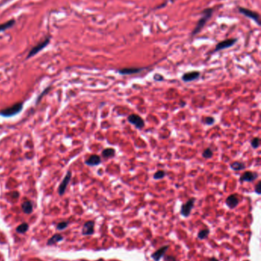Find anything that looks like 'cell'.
Masks as SVG:
<instances>
[{"label": "cell", "mask_w": 261, "mask_h": 261, "mask_svg": "<svg viewBox=\"0 0 261 261\" xmlns=\"http://www.w3.org/2000/svg\"><path fill=\"white\" fill-rule=\"evenodd\" d=\"M169 245L166 246H164V247H162L161 248H159V250H156V251L155 252V253H153L152 254V258L154 259L155 261H159L160 260L161 258L162 257V256L165 255V253L166 252V250L169 249Z\"/></svg>", "instance_id": "5bb4252c"}, {"label": "cell", "mask_w": 261, "mask_h": 261, "mask_svg": "<svg viewBox=\"0 0 261 261\" xmlns=\"http://www.w3.org/2000/svg\"><path fill=\"white\" fill-rule=\"evenodd\" d=\"M67 225H68V223L67 221H61V222L58 223L57 224V229L60 231L64 230V229H65L67 227Z\"/></svg>", "instance_id": "484cf974"}, {"label": "cell", "mask_w": 261, "mask_h": 261, "mask_svg": "<svg viewBox=\"0 0 261 261\" xmlns=\"http://www.w3.org/2000/svg\"><path fill=\"white\" fill-rule=\"evenodd\" d=\"M200 77V72L198 71H191L188 73H184L182 76V79L185 83H189L191 81H194L199 79Z\"/></svg>", "instance_id": "30bf717a"}, {"label": "cell", "mask_w": 261, "mask_h": 261, "mask_svg": "<svg viewBox=\"0 0 261 261\" xmlns=\"http://www.w3.org/2000/svg\"><path fill=\"white\" fill-rule=\"evenodd\" d=\"M238 203H239V199H238L237 195L236 194L230 195L226 199V205L230 209H234L237 206Z\"/></svg>", "instance_id": "4fadbf2b"}, {"label": "cell", "mask_w": 261, "mask_h": 261, "mask_svg": "<svg viewBox=\"0 0 261 261\" xmlns=\"http://www.w3.org/2000/svg\"><path fill=\"white\" fill-rule=\"evenodd\" d=\"M165 261H176V258L173 256H165Z\"/></svg>", "instance_id": "f546056e"}, {"label": "cell", "mask_w": 261, "mask_h": 261, "mask_svg": "<svg viewBox=\"0 0 261 261\" xmlns=\"http://www.w3.org/2000/svg\"><path fill=\"white\" fill-rule=\"evenodd\" d=\"M215 122V118L211 117V116H208L205 118V123L208 125H214V123Z\"/></svg>", "instance_id": "4316f807"}, {"label": "cell", "mask_w": 261, "mask_h": 261, "mask_svg": "<svg viewBox=\"0 0 261 261\" xmlns=\"http://www.w3.org/2000/svg\"><path fill=\"white\" fill-rule=\"evenodd\" d=\"M71 179V172L68 171L67 173V174H66V176H64V179H63L62 182H61V184H60L59 185V188H58V194H59L60 196H62V195L64 194Z\"/></svg>", "instance_id": "ba28073f"}, {"label": "cell", "mask_w": 261, "mask_h": 261, "mask_svg": "<svg viewBox=\"0 0 261 261\" xmlns=\"http://www.w3.org/2000/svg\"><path fill=\"white\" fill-rule=\"evenodd\" d=\"M209 261H218V259H216L215 257H212L211 259H209Z\"/></svg>", "instance_id": "4dcf8cb0"}, {"label": "cell", "mask_w": 261, "mask_h": 261, "mask_svg": "<svg viewBox=\"0 0 261 261\" xmlns=\"http://www.w3.org/2000/svg\"><path fill=\"white\" fill-rule=\"evenodd\" d=\"M144 70H146L145 67H128V68L120 69L117 72L121 75H132L140 73Z\"/></svg>", "instance_id": "8fae6325"}, {"label": "cell", "mask_w": 261, "mask_h": 261, "mask_svg": "<svg viewBox=\"0 0 261 261\" xmlns=\"http://www.w3.org/2000/svg\"><path fill=\"white\" fill-rule=\"evenodd\" d=\"M23 108V103L22 102H18L14 104L9 108H5L0 111V115L4 118H11L21 112Z\"/></svg>", "instance_id": "7a4b0ae2"}, {"label": "cell", "mask_w": 261, "mask_h": 261, "mask_svg": "<svg viewBox=\"0 0 261 261\" xmlns=\"http://www.w3.org/2000/svg\"><path fill=\"white\" fill-rule=\"evenodd\" d=\"M94 233V221H88L84 224L82 234L84 235H92Z\"/></svg>", "instance_id": "7c38bea8"}, {"label": "cell", "mask_w": 261, "mask_h": 261, "mask_svg": "<svg viewBox=\"0 0 261 261\" xmlns=\"http://www.w3.org/2000/svg\"><path fill=\"white\" fill-rule=\"evenodd\" d=\"M213 12L214 9L212 8H208L203 10V12H202L201 13V17L198 21L197 24H196V26L194 27V28L192 31V33H191V36H192V37H194V35L198 34V33L201 31L202 28L205 27V25H206L207 22L211 19V17H212V15H213Z\"/></svg>", "instance_id": "6da1fadb"}, {"label": "cell", "mask_w": 261, "mask_h": 261, "mask_svg": "<svg viewBox=\"0 0 261 261\" xmlns=\"http://www.w3.org/2000/svg\"><path fill=\"white\" fill-rule=\"evenodd\" d=\"M101 163V158L100 157L98 156V155L93 154L91 156H90V157L85 161V164L87 166H90V167H95V166L99 165Z\"/></svg>", "instance_id": "9a60e30c"}, {"label": "cell", "mask_w": 261, "mask_h": 261, "mask_svg": "<svg viewBox=\"0 0 261 261\" xmlns=\"http://www.w3.org/2000/svg\"><path fill=\"white\" fill-rule=\"evenodd\" d=\"M153 79L155 81H157V82H160V81L163 80L164 77L162 76V75L159 74V73H156V74L154 75Z\"/></svg>", "instance_id": "83f0119b"}, {"label": "cell", "mask_w": 261, "mask_h": 261, "mask_svg": "<svg viewBox=\"0 0 261 261\" xmlns=\"http://www.w3.org/2000/svg\"><path fill=\"white\" fill-rule=\"evenodd\" d=\"M258 178V174L256 172L246 171L240 177L241 182H253Z\"/></svg>", "instance_id": "9c48e42d"}, {"label": "cell", "mask_w": 261, "mask_h": 261, "mask_svg": "<svg viewBox=\"0 0 261 261\" xmlns=\"http://www.w3.org/2000/svg\"><path fill=\"white\" fill-rule=\"evenodd\" d=\"M16 23V21L14 19H11V20L8 21V22H5L3 24H0V32L5 31L7 29H9L10 28L13 26Z\"/></svg>", "instance_id": "ffe728a7"}, {"label": "cell", "mask_w": 261, "mask_h": 261, "mask_svg": "<svg viewBox=\"0 0 261 261\" xmlns=\"http://www.w3.org/2000/svg\"><path fill=\"white\" fill-rule=\"evenodd\" d=\"M194 202H195V199L191 198L186 202V203L182 205V208H181V215H182V216H189L190 213H191V210H192L193 207H194Z\"/></svg>", "instance_id": "52a82bcc"}, {"label": "cell", "mask_w": 261, "mask_h": 261, "mask_svg": "<svg viewBox=\"0 0 261 261\" xmlns=\"http://www.w3.org/2000/svg\"><path fill=\"white\" fill-rule=\"evenodd\" d=\"M165 172L164 170H159V171L155 172L153 175L154 179H161L162 178L165 177Z\"/></svg>", "instance_id": "cb8c5ba5"}, {"label": "cell", "mask_w": 261, "mask_h": 261, "mask_svg": "<svg viewBox=\"0 0 261 261\" xmlns=\"http://www.w3.org/2000/svg\"><path fill=\"white\" fill-rule=\"evenodd\" d=\"M63 239H64V238H63L62 235H60V234H55V235H53V236L48 240V242H47V244H48V245H53V244H55L56 243L62 241Z\"/></svg>", "instance_id": "e0dca14e"}, {"label": "cell", "mask_w": 261, "mask_h": 261, "mask_svg": "<svg viewBox=\"0 0 261 261\" xmlns=\"http://www.w3.org/2000/svg\"><path fill=\"white\" fill-rule=\"evenodd\" d=\"M28 230V224L27 223H22L20 225L18 226L16 228V231L19 234H24Z\"/></svg>", "instance_id": "44dd1931"}, {"label": "cell", "mask_w": 261, "mask_h": 261, "mask_svg": "<svg viewBox=\"0 0 261 261\" xmlns=\"http://www.w3.org/2000/svg\"><path fill=\"white\" fill-rule=\"evenodd\" d=\"M259 141H260V140H259V138H253V139L251 140V141H250L251 147H253V149L258 148V147H259Z\"/></svg>", "instance_id": "d4e9b609"}, {"label": "cell", "mask_w": 261, "mask_h": 261, "mask_svg": "<svg viewBox=\"0 0 261 261\" xmlns=\"http://www.w3.org/2000/svg\"><path fill=\"white\" fill-rule=\"evenodd\" d=\"M230 168L232 169L234 171H240V170H242L244 169H245L246 166L244 164V163L240 162V161H234V162L231 163L230 164Z\"/></svg>", "instance_id": "2e32d148"}, {"label": "cell", "mask_w": 261, "mask_h": 261, "mask_svg": "<svg viewBox=\"0 0 261 261\" xmlns=\"http://www.w3.org/2000/svg\"><path fill=\"white\" fill-rule=\"evenodd\" d=\"M127 120L131 125H134L137 129H143L145 126V122L140 115L136 114L129 115L127 118Z\"/></svg>", "instance_id": "8992f818"}, {"label": "cell", "mask_w": 261, "mask_h": 261, "mask_svg": "<svg viewBox=\"0 0 261 261\" xmlns=\"http://www.w3.org/2000/svg\"><path fill=\"white\" fill-rule=\"evenodd\" d=\"M49 42H50V37H47V38L45 39V40L39 42L38 44H36L35 46L33 47V48L31 49V51H29V53H28V56H27V59H29L31 58V57H34V55H36V54H37L38 53L40 52L42 50H43L44 48H46V47L48 46V44H49Z\"/></svg>", "instance_id": "277c9868"}, {"label": "cell", "mask_w": 261, "mask_h": 261, "mask_svg": "<svg viewBox=\"0 0 261 261\" xmlns=\"http://www.w3.org/2000/svg\"><path fill=\"white\" fill-rule=\"evenodd\" d=\"M260 185H261V182L260 181H259V182H257V184H256V187H255V192L258 195L260 194V186H261Z\"/></svg>", "instance_id": "f1b7e54d"}, {"label": "cell", "mask_w": 261, "mask_h": 261, "mask_svg": "<svg viewBox=\"0 0 261 261\" xmlns=\"http://www.w3.org/2000/svg\"><path fill=\"white\" fill-rule=\"evenodd\" d=\"M22 209L24 213L31 214L33 211V206L30 201H25L22 203Z\"/></svg>", "instance_id": "ac0fdd59"}, {"label": "cell", "mask_w": 261, "mask_h": 261, "mask_svg": "<svg viewBox=\"0 0 261 261\" xmlns=\"http://www.w3.org/2000/svg\"><path fill=\"white\" fill-rule=\"evenodd\" d=\"M237 38H229L226 39V40L224 41H222L217 44L215 49H214L213 52H218V51H222V50L230 48V47L234 46V45L237 43Z\"/></svg>", "instance_id": "5b68a950"}, {"label": "cell", "mask_w": 261, "mask_h": 261, "mask_svg": "<svg viewBox=\"0 0 261 261\" xmlns=\"http://www.w3.org/2000/svg\"><path fill=\"white\" fill-rule=\"evenodd\" d=\"M116 154V150L112 147H108V148L104 149L102 151V156L105 158H111L114 157Z\"/></svg>", "instance_id": "d6986e66"}, {"label": "cell", "mask_w": 261, "mask_h": 261, "mask_svg": "<svg viewBox=\"0 0 261 261\" xmlns=\"http://www.w3.org/2000/svg\"><path fill=\"white\" fill-rule=\"evenodd\" d=\"M212 156H213V151L209 147L205 149L203 151V153H202V157L205 158V159H210V158L212 157Z\"/></svg>", "instance_id": "603a6c76"}, {"label": "cell", "mask_w": 261, "mask_h": 261, "mask_svg": "<svg viewBox=\"0 0 261 261\" xmlns=\"http://www.w3.org/2000/svg\"><path fill=\"white\" fill-rule=\"evenodd\" d=\"M238 11L240 13L244 15V16L247 18H250L252 20L254 21L258 25H260V22H259V15L256 12L250 10L249 9L244 8V7H238Z\"/></svg>", "instance_id": "3957f363"}, {"label": "cell", "mask_w": 261, "mask_h": 261, "mask_svg": "<svg viewBox=\"0 0 261 261\" xmlns=\"http://www.w3.org/2000/svg\"><path fill=\"white\" fill-rule=\"evenodd\" d=\"M209 233H210V231L208 230V229H204V230L198 232V238L200 240H204L208 236Z\"/></svg>", "instance_id": "7402d4cb"}]
</instances>
